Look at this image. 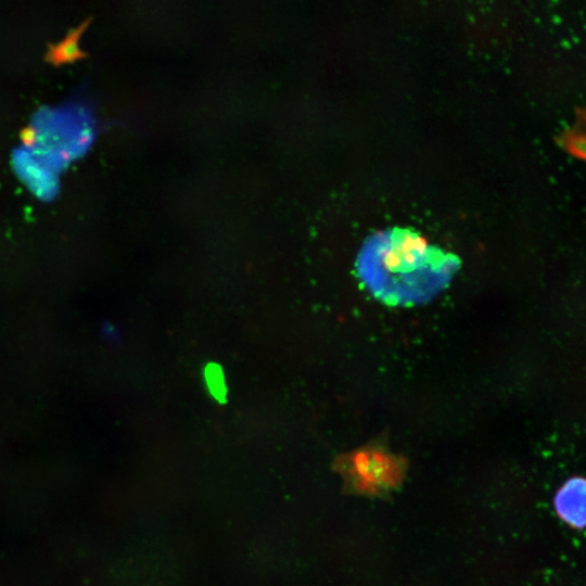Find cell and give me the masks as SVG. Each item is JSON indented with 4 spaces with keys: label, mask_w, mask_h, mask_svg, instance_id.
<instances>
[{
    "label": "cell",
    "mask_w": 586,
    "mask_h": 586,
    "mask_svg": "<svg viewBox=\"0 0 586 586\" xmlns=\"http://www.w3.org/2000/svg\"><path fill=\"white\" fill-rule=\"evenodd\" d=\"M357 272L369 292L393 306H413L433 300L451 281L459 258L407 229L378 232L364 243Z\"/></svg>",
    "instance_id": "6da1fadb"
},
{
    "label": "cell",
    "mask_w": 586,
    "mask_h": 586,
    "mask_svg": "<svg viewBox=\"0 0 586 586\" xmlns=\"http://www.w3.org/2000/svg\"><path fill=\"white\" fill-rule=\"evenodd\" d=\"M93 137L90 113L81 106L41 107L22 138L27 149L52 170L81 154Z\"/></svg>",
    "instance_id": "7a4b0ae2"
},
{
    "label": "cell",
    "mask_w": 586,
    "mask_h": 586,
    "mask_svg": "<svg viewBox=\"0 0 586 586\" xmlns=\"http://www.w3.org/2000/svg\"><path fill=\"white\" fill-rule=\"evenodd\" d=\"M334 467L347 491L379 494L403 477L404 460L378 446H367L342 455Z\"/></svg>",
    "instance_id": "3957f363"
},
{
    "label": "cell",
    "mask_w": 586,
    "mask_h": 586,
    "mask_svg": "<svg viewBox=\"0 0 586 586\" xmlns=\"http://www.w3.org/2000/svg\"><path fill=\"white\" fill-rule=\"evenodd\" d=\"M13 164L21 179L39 198L48 200L55 195L59 189L56 174L41 163L28 149H15Z\"/></svg>",
    "instance_id": "277c9868"
},
{
    "label": "cell",
    "mask_w": 586,
    "mask_h": 586,
    "mask_svg": "<svg viewBox=\"0 0 586 586\" xmlns=\"http://www.w3.org/2000/svg\"><path fill=\"white\" fill-rule=\"evenodd\" d=\"M585 487L584 477L573 476L558 489L553 499L559 518L577 530L585 525Z\"/></svg>",
    "instance_id": "5b68a950"
},
{
    "label": "cell",
    "mask_w": 586,
    "mask_h": 586,
    "mask_svg": "<svg viewBox=\"0 0 586 586\" xmlns=\"http://www.w3.org/2000/svg\"><path fill=\"white\" fill-rule=\"evenodd\" d=\"M89 22L90 18H86L76 28H73L63 40L54 44L49 43L46 60L60 64L85 56L86 53L79 48L78 40Z\"/></svg>",
    "instance_id": "8992f818"
}]
</instances>
